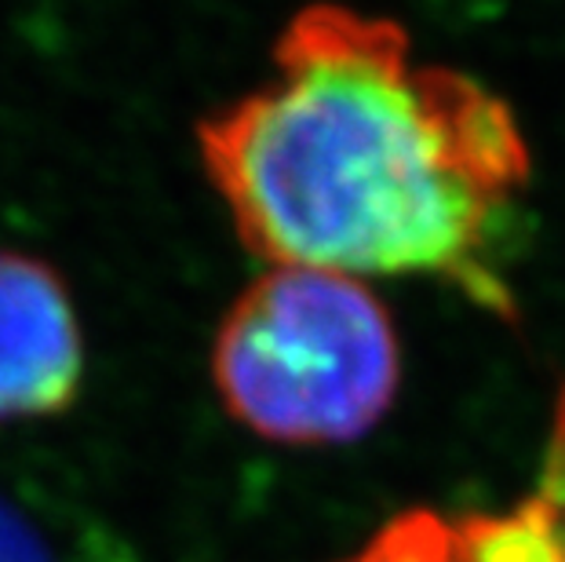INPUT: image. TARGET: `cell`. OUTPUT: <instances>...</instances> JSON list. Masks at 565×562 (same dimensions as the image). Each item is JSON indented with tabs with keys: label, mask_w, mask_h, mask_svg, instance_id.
I'll return each instance as SVG.
<instances>
[{
	"label": "cell",
	"mask_w": 565,
	"mask_h": 562,
	"mask_svg": "<svg viewBox=\"0 0 565 562\" xmlns=\"http://www.w3.org/2000/svg\"><path fill=\"white\" fill-rule=\"evenodd\" d=\"M198 150L270 267L430 274L511 315L489 245L529 179L519 117L463 70L416 63L398 22L303 8L270 77L198 125Z\"/></svg>",
	"instance_id": "6da1fadb"
},
{
	"label": "cell",
	"mask_w": 565,
	"mask_h": 562,
	"mask_svg": "<svg viewBox=\"0 0 565 562\" xmlns=\"http://www.w3.org/2000/svg\"><path fill=\"white\" fill-rule=\"evenodd\" d=\"M212 380L237 424L285 446L372 432L402 384L394 321L362 278L270 267L226 307Z\"/></svg>",
	"instance_id": "7a4b0ae2"
},
{
	"label": "cell",
	"mask_w": 565,
	"mask_h": 562,
	"mask_svg": "<svg viewBox=\"0 0 565 562\" xmlns=\"http://www.w3.org/2000/svg\"><path fill=\"white\" fill-rule=\"evenodd\" d=\"M74 304L47 263L0 253V421L63 413L81 391Z\"/></svg>",
	"instance_id": "3957f363"
},
{
	"label": "cell",
	"mask_w": 565,
	"mask_h": 562,
	"mask_svg": "<svg viewBox=\"0 0 565 562\" xmlns=\"http://www.w3.org/2000/svg\"><path fill=\"white\" fill-rule=\"evenodd\" d=\"M452 562H565V405L540 486L508 511L449 519Z\"/></svg>",
	"instance_id": "277c9868"
},
{
	"label": "cell",
	"mask_w": 565,
	"mask_h": 562,
	"mask_svg": "<svg viewBox=\"0 0 565 562\" xmlns=\"http://www.w3.org/2000/svg\"><path fill=\"white\" fill-rule=\"evenodd\" d=\"M343 562H452V526L438 511L413 508L394 516L365 548Z\"/></svg>",
	"instance_id": "5b68a950"
},
{
	"label": "cell",
	"mask_w": 565,
	"mask_h": 562,
	"mask_svg": "<svg viewBox=\"0 0 565 562\" xmlns=\"http://www.w3.org/2000/svg\"><path fill=\"white\" fill-rule=\"evenodd\" d=\"M0 562H52L44 537L22 511L0 497Z\"/></svg>",
	"instance_id": "8992f818"
}]
</instances>
